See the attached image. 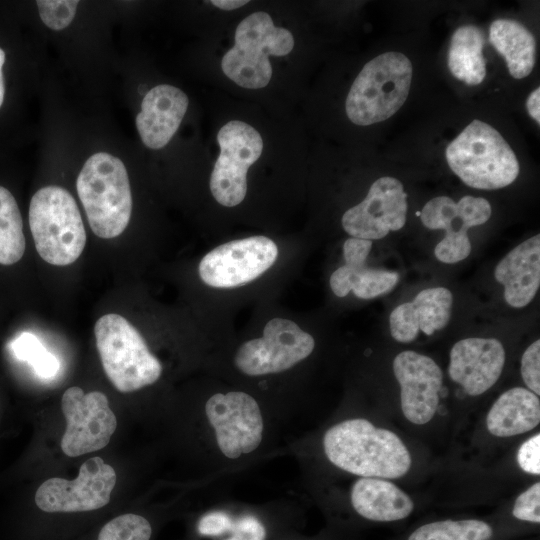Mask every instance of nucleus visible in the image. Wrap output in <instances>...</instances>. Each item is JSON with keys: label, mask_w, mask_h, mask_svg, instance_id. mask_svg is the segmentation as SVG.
I'll return each mask as SVG.
<instances>
[{"label": "nucleus", "mask_w": 540, "mask_h": 540, "mask_svg": "<svg viewBox=\"0 0 540 540\" xmlns=\"http://www.w3.org/2000/svg\"><path fill=\"white\" fill-rule=\"evenodd\" d=\"M323 449L333 465L365 478H399L411 466L410 453L402 440L363 418L331 426L324 434Z\"/></svg>", "instance_id": "obj_1"}, {"label": "nucleus", "mask_w": 540, "mask_h": 540, "mask_svg": "<svg viewBox=\"0 0 540 540\" xmlns=\"http://www.w3.org/2000/svg\"><path fill=\"white\" fill-rule=\"evenodd\" d=\"M77 193L90 228L100 238L119 236L132 212V195L124 163L99 152L90 156L76 181Z\"/></svg>", "instance_id": "obj_2"}, {"label": "nucleus", "mask_w": 540, "mask_h": 540, "mask_svg": "<svg viewBox=\"0 0 540 540\" xmlns=\"http://www.w3.org/2000/svg\"><path fill=\"white\" fill-rule=\"evenodd\" d=\"M445 156L454 174L475 189L506 187L520 171L518 159L502 135L477 119L449 143Z\"/></svg>", "instance_id": "obj_3"}, {"label": "nucleus", "mask_w": 540, "mask_h": 540, "mask_svg": "<svg viewBox=\"0 0 540 540\" xmlns=\"http://www.w3.org/2000/svg\"><path fill=\"white\" fill-rule=\"evenodd\" d=\"M29 225L38 254L49 264L67 266L84 250L82 217L74 197L63 187L46 186L33 195Z\"/></svg>", "instance_id": "obj_4"}, {"label": "nucleus", "mask_w": 540, "mask_h": 540, "mask_svg": "<svg viewBox=\"0 0 540 540\" xmlns=\"http://www.w3.org/2000/svg\"><path fill=\"white\" fill-rule=\"evenodd\" d=\"M412 73L410 60L400 52H386L366 63L346 98L350 121L367 126L393 116L408 97Z\"/></svg>", "instance_id": "obj_5"}, {"label": "nucleus", "mask_w": 540, "mask_h": 540, "mask_svg": "<svg viewBox=\"0 0 540 540\" xmlns=\"http://www.w3.org/2000/svg\"><path fill=\"white\" fill-rule=\"evenodd\" d=\"M94 334L103 369L118 391L133 392L160 378V361L126 318L103 315L95 323Z\"/></svg>", "instance_id": "obj_6"}, {"label": "nucleus", "mask_w": 540, "mask_h": 540, "mask_svg": "<svg viewBox=\"0 0 540 540\" xmlns=\"http://www.w3.org/2000/svg\"><path fill=\"white\" fill-rule=\"evenodd\" d=\"M293 47L290 31L276 27L266 12H255L237 26L234 46L223 56L221 68L241 87L263 88L272 76L269 56H285Z\"/></svg>", "instance_id": "obj_7"}, {"label": "nucleus", "mask_w": 540, "mask_h": 540, "mask_svg": "<svg viewBox=\"0 0 540 540\" xmlns=\"http://www.w3.org/2000/svg\"><path fill=\"white\" fill-rule=\"evenodd\" d=\"M315 347L314 338L285 318L267 322L263 336L243 343L234 363L243 374L262 376L286 371L307 358Z\"/></svg>", "instance_id": "obj_8"}, {"label": "nucleus", "mask_w": 540, "mask_h": 540, "mask_svg": "<svg viewBox=\"0 0 540 540\" xmlns=\"http://www.w3.org/2000/svg\"><path fill=\"white\" fill-rule=\"evenodd\" d=\"M220 154L210 177L215 200L226 207L240 204L247 193V171L260 157L263 141L257 130L242 121H230L219 130Z\"/></svg>", "instance_id": "obj_9"}, {"label": "nucleus", "mask_w": 540, "mask_h": 540, "mask_svg": "<svg viewBox=\"0 0 540 540\" xmlns=\"http://www.w3.org/2000/svg\"><path fill=\"white\" fill-rule=\"evenodd\" d=\"M205 414L214 431L219 451L228 459L254 452L264 433L263 415L257 401L246 392L229 391L212 395Z\"/></svg>", "instance_id": "obj_10"}, {"label": "nucleus", "mask_w": 540, "mask_h": 540, "mask_svg": "<svg viewBox=\"0 0 540 540\" xmlns=\"http://www.w3.org/2000/svg\"><path fill=\"white\" fill-rule=\"evenodd\" d=\"M61 409L66 419L61 449L69 457L104 448L116 430V416L100 391L84 393L80 387H70L62 396Z\"/></svg>", "instance_id": "obj_11"}, {"label": "nucleus", "mask_w": 540, "mask_h": 540, "mask_svg": "<svg viewBox=\"0 0 540 540\" xmlns=\"http://www.w3.org/2000/svg\"><path fill=\"white\" fill-rule=\"evenodd\" d=\"M116 484L114 468L96 456L86 460L74 480L50 478L36 491L35 503L48 513L97 510L110 501Z\"/></svg>", "instance_id": "obj_12"}, {"label": "nucleus", "mask_w": 540, "mask_h": 540, "mask_svg": "<svg viewBox=\"0 0 540 540\" xmlns=\"http://www.w3.org/2000/svg\"><path fill=\"white\" fill-rule=\"evenodd\" d=\"M490 216V203L485 198L470 195L458 202L448 196L434 197L420 212L426 228L446 232L434 249L436 259L445 264L458 263L470 255L472 246L467 231L486 223Z\"/></svg>", "instance_id": "obj_13"}, {"label": "nucleus", "mask_w": 540, "mask_h": 540, "mask_svg": "<svg viewBox=\"0 0 540 540\" xmlns=\"http://www.w3.org/2000/svg\"><path fill=\"white\" fill-rule=\"evenodd\" d=\"M278 248L265 236L233 240L208 252L200 261L202 281L214 288H233L253 281L276 261Z\"/></svg>", "instance_id": "obj_14"}, {"label": "nucleus", "mask_w": 540, "mask_h": 540, "mask_svg": "<svg viewBox=\"0 0 540 540\" xmlns=\"http://www.w3.org/2000/svg\"><path fill=\"white\" fill-rule=\"evenodd\" d=\"M407 194L402 183L393 177L373 182L365 199L342 216V227L351 237L378 240L406 223Z\"/></svg>", "instance_id": "obj_15"}, {"label": "nucleus", "mask_w": 540, "mask_h": 540, "mask_svg": "<svg viewBox=\"0 0 540 540\" xmlns=\"http://www.w3.org/2000/svg\"><path fill=\"white\" fill-rule=\"evenodd\" d=\"M393 372L400 386L401 409L411 423L423 425L435 415L443 374L430 357L412 350L402 351L393 360Z\"/></svg>", "instance_id": "obj_16"}, {"label": "nucleus", "mask_w": 540, "mask_h": 540, "mask_svg": "<svg viewBox=\"0 0 540 540\" xmlns=\"http://www.w3.org/2000/svg\"><path fill=\"white\" fill-rule=\"evenodd\" d=\"M505 349L496 338H465L450 351L448 373L470 396L489 390L501 376Z\"/></svg>", "instance_id": "obj_17"}, {"label": "nucleus", "mask_w": 540, "mask_h": 540, "mask_svg": "<svg viewBox=\"0 0 540 540\" xmlns=\"http://www.w3.org/2000/svg\"><path fill=\"white\" fill-rule=\"evenodd\" d=\"M371 248L370 240L350 237L344 242L345 263L331 274L329 280L337 297H345L352 291L360 299H373L387 294L397 285V272L367 266Z\"/></svg>", "instance_id": "obj_18"}, {"label": "nucleus", "mask_w": 540, "mask_h": 540, "mask_svg": "<svg viewBox=\"0 0 540 540\" xmlns=\"http://www.w3.org/2000/svg\"><path fill=\"white\" fill-rule=\"evenodd\" d=\"M453 295L445 287L421 290L412 301L395 307L390 313L391 336L400 343L414 341L419 331L430 336L445 328L450 320Z\"/></svg>", "instance_id": "obj_19"}, {"label": "nucleus", "mask_w": 540, "mask_h": 540, "mask_svg": "<svg viewBox=\"0 0 540 540\" xmlns=\"http://www.w3.org/2000/svg\"><path fill=\"white\" fill-rule=\"evenodd\" d=\"M187 95L177 87L161 84L144 96L136 127L142 142L151 149L168 144L187 111Z\"/></svg>", "instance_id": "obj_20"}, {"label": "nucleus", "mask_w": 540, "mask_h": 540, "mask_svg": "<svg viewBox=\"0 0 540 540\" xmlns=\"http://www.w3.org/2000/svg\"><path fill=\"white\" fill-rule=\"evenodd\" d=\"M494 278L503 286L509 306H527L540 286V235L528 238L505 255L495 266Z\"/></svg>", "instance_id": "obj_21"}, {"label": "nucleus", "mask_w": 540, "mask_h": 540, "mask_svg": "<svg viewBox=\"0 0 540 540\" xmlns=\"http://www.w3.org/2000/svg\"><path fill=\"white\" fill-rule=\"evenodd\" d=\"M350 500L360 516L379 522L404 519L414 509L413 501L405 492L379 478L358 479L351 488Z\"/></svg>", "instance_id": "obj_22"}, {"label": "nucleus", "mask_w": 540, "mask_h": 540, "mask_svg": "<svg viewBox=\"0 0 540 540\" xmlns=\"http://www.w3.org/2000/svg\"><path fill=\"white\" fill-rule=\"evenodd\" d=\"M540 422L539 397L527 388L502 393L490 408L486 426L497 437H511L534 429Z\"/></svg>", "instance_id": "obj_23"}, {"label": "nucleus", "mask_w": 540, "mask_h": 540, "mask_svg": "<svg viewBox=\"0 0 540 540\" xmlns=\"http://www.w3.org/2000/svg\"><path fill=\"white\" fill-rule=\"evenodd\" d=\"M489 41L505 58L508 71L515 79L527 77L536 59V42L532 33L513 19H497L489 28Z\"/></svg>", "instance_id": "obj_24"}, {"label": "nucleus", "mask_w": 540, "mask_h": 540, "mask_svg": "<svg viewBox=\"0 0 540 540\" xmlns=\"http://www.w3.org/2000/svg\"><path fill=\"white\" fill-rule=\"evenodd\" d=\"M485 38L474 25L457 28L450 41L448 68L452 75L467 85H478L486 76V60L483 57Z\"/></svg>", "instance_id": "obj_25"}, {"label": "nucleus", "mask_w": 540, "mask_h": 540, "mask_svg": "<svg viewBox=\"0 0 540 540\" xmlns=\"http://www.w3.org/2000/svg\"><path fill=\"white\" fill-rule=\"evenodd\" d=\"M23 222L11 192L0 186V264L12 265L25 252Z\"/></svg>", "instance_id": "obj_26"}, {"label": "nucleus", "mask_w": 540, "mask_h": 540, "mask_svg": "<svg viewBox=\"0 0 540 540\" xmlns=\"http://www.w3.org/2000/svg\"><path fill=\"white\" fill-rule=\"evenodd\" d=\"M492 528L475 520H445L425 524L417 528L408 540H489Z\"/></svg>", "instance_id": "obj_27"}, {"label": "nucleus", "mask_w": 540, "mask_h": 540, "mask_svg": "<svg viewBox=\"0 0 540 540\" xmlns=\"http://www.w3.org/2000/svg\"><path fill=\"white\" fill-rule=\"evenodd\" d=\"M152 527L145 517L126 513L107 522L97 540H150Z\"/></svg>", "instance_id": "obj_28"}, {"label": "nucleus", "mask_w": 540, "mask_h": 540, "mask_svg": "<svg viewBox=\"0 0 540 540\" xmlns=\"http://www.w3.org/2000/svg\"><path fill=\"white\" fill-rule=\"evenodd\" d=\"M78 3L74 0H39L36 2L43 23L53 30H62L72 22Z\"/></svg>", "instance_id": "obj_29"}, {"label": "nucleus", "mask_w": 540, "mask_h": 540, "mask_svg": "<svg viewBox=\"0 0 540 540\" xmlns=\"http://www.w3.org/2000/svg\"><path fill=\"white\" fill-rule=\"evenodd\" d=\"M225 535L229 536L223 540H266L267 530L258 517L245 514L236 518L231 516L228 528L222 536Z\"/></svg>", "instance_id": "obj_30"}, {"label": "nucleus", "mask_w": 540, "mask_h": 540, "mask_svg": "<svg viewBox=\"0 0 540 540\" xmlns=\"http://www.w3.org/2000/svg\"><path fill=\"white\" fill-rule=\"evenodd\" d=\"M521 376L528 389L540 394V341L537 339L527 347L521 358Z\"/></svg>", "instance_id": "obj_31"}, {"label": "nucleus", "mask_w": 540, "mask_h": 540, "mask_svg": "<svg viewBox=\"0 0 540 540\" xmlns=\"http://www.w3.org/2000/svg\"><path fill=\"white\" fill-rule=\"evenodd\" d=\"M513 516L523 521L540 522V483L521 493L513 506Z\"/></svg>", "instance_id": "obj_32"}, {"label": "nucleus", "mask_w": 540, "mask_h": 540, "mask_svg": "<svg viewBox=\"0 0 540 540\" xmlns=\"http://www.w3.org/2000/svg\"><path fill=\"white\" fill-rule=\"evenodd\" d=\"M13 356L30 365L46 350L39 338L30 332H22L10 343Z\"/></svg>", "instance_id": "obj_33"}, {"label": "nucleus", "mask_w": 540, "mask_h": 540, "mask_svg": "<svg viewBox=\"0 0 540 540\" xmlns=\"http://www.w3.org/2000/svg\"><path fill=\"white\" fill-rule=\"evenodd\" d=\"M517 461L520 468L530 474H540V434L526 440L519 448Z\"/></svg>", "instance_id": "obj_34"}, {"label": "nucleus", "mask_w": 540, "mask_h": 540, "mask_svg": "<svg viewBox=\"0 0 540 540\" xmlns=\"http://www.w3.org/2000/svg\"><path fill=\"white\" fill-rule=\"evenodd\" d=\"M34 373L41 379H52L60 370L58 358L48 350H45L32 364Z\"/></svg>", "instance_id": "obj_35"}, {"label": "nucleus", "mask_w": 540, "mask_h": 540, "mask_svg": "<svg viewBox=\"0 0 540 540\" xmlns=\"http://www.w3.org/2000/svg\"><path fill=\"white\" fill-rule=\"evenodd\" d=\"M540 88L537 87L529 95L526 101V107L529 115L539 124L540 123Z\"/></svg>", "instance_id": "obj_36"}, {"label": "nucleus", "mask_w": 540, "mask_h": 540, "mask_svg": "<svg viewBox=\"0 0 540 540\" xmlns=\"http://www.w3.org/2000/svg\"><path fill=\"white\" fill-rule=\"evenodd\" d=\"M211 3L222 9V10H225V11H230V10H234V9H237L239 7H242L244 6L245 4L248 3V1H245V0H213L211 1Z\"/></svg>", "instance_id": "obj_37"}, {"label": "nucleus", "mask_w": 540, "mask_h": 540, "mask_svg": "<svg viewBox=\"0 0 540 540\" xmlns=\"http://www.w3.org/2000/svg\"><path fill=\"white\" fill-rule=\"evenodd\" d=\"M4 62H5V52L0 48V107L3 104L4 95H5V85H4V78H3V72H2Z\"/></svg>", "instance_id": "obj_38"}]
</instances>
